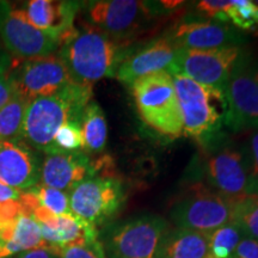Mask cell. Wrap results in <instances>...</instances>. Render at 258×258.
<instances>
[{"instance_id":"obj_1","label":"cell","mask_w":258,"mask_h":258,"mask_svg":"<svg viewBox=\"0 0 258 258\" xmlns=\"http://www.w3.org/2000/svg\"><path fill=\"white\" fill-rule=\"evenodd\" d=\"M127 46L85 23L64 36L57 54L73 83L93 86L101 79L115 78L129 50Z\"/></svg>"},{"instance_id":"obj_2","label":"cell","mask_w":258,"mask_h":258,"mask_svg":"<svg viewBox=\"0 0 258 258\" xmlns=\"http://www.w3.org/2000/svg\"><path fill=\"white\" fill-rule=\"evenodd\" d=\"M93 86L71 83L53 96L29 102L19 140L37 152L53 153L56 132L70 121H82L84 109L92 101Z\"/></svg>"},{"instance_id":"obj_3","label":"cell","mask_w":258,"mask_h":258,"mask_svg":"<svg viewBox=\"0 0 258 258\" xmlns=\"http://www.w3.org/2000/svg\"><path fill=\"white\" fill-rule=\"evenodd\" d=\"M173 85L183 120V135L194 139L203 150L224 140L226 101L224 93L175 74Z\"/></svg>"},{"instance_id":"obj_4","label":"cell","mask_w":258,"mask_h":258,"mask_svg":"<svg viewBox=\"0 0 258 258\" xmlns=\"http://www.w3.org/2000/svg\"><path fill=\"white\" fill-rule=\"evenodd\" d=\"M139 117L161 137H183V120L172 77L166 71L148 74L131 85Z\"/></svg>"},{"instance_id":"obj_5","label":"cell","mask_w":258,"mask_h":258,"mask_svg":"<svg viewBox=\"0 0 258 258\" xmlns=\"http://www.w3.org/2000/svg\"><path fill=\"white\" fill-rule=\"evenodd\" d=\"M169 230L166 219L147 213L104 226L99 240L106 258H158Z\"/></svg>"},{"instance_id":"obj_6","label":"cell","mask_w":258,"mask_h":258,"mask_svg":"<svg viewBox=\"0 0 258 258\" xmlns=\"http://www.w3.org/2000/svg\"><path fill=\"white\" fill-rule=\"evenodd\" d=\"M225 125L232 132L258 129V59L241 50L225 91Z\"/></svg>"},{"instance_id":"obj_7","label":"cell","mask_w":258,"mask_h":258,"mask_svg":"<svg viewBox=\"0 0 258 258\" xmlns=\"http://www.w3.org/2000/svg\"><path fill=\"white\" fill-rule=\"evenodd\" d=\"M205 152L203 177L208 188L231 201L251 195L252 178L245 147H237L222 140Z\"/></svg>"},{"instance_id":"obj_8","label":"cell","mask_w":258,"mask_h":258,"mask_svg":"<svg viewBox=\"0 0 258 258\" xmlns=\"http://www.w3.org/2000/svg\"><path fill=\"white\" fill-rule=\"evenodd\" d=\"M234 202L196 183L175 202L170 219L178 228L211 234L233 220Z\"/></svg>"},{"instance_id":"obj_9","label":"cell","mask_w":258,"mask_h":258,"mask_svg":"<svg viewBox=\"0 0 258 258\" xmlns=\"http://www.w3.org/2000/svg\"><path fill=\"white\" fill-rule=\"evenodd\" d=\"M82 9L89 24L127 44L146 30L154 17L147 2L138 0H93L83 3Z\"/></svg>"},{"instance_id":"obj_10","label":"cell","mask_w":258,"mask_h":258,"mask_svg":"<svg viewBox=\"0 0 258 258\" xmlns=\"http://www.w3.org/2000/svg\"><path fill=\"white\" fill-rule=\"evenodd\" d=\"M6 73L17 96L27 102L55 95L72 83L69 71L57 53L18 60L16 63L10 62Z\"/></svg>"},{"instance_id":"obj_11","label":"cell","mask_w":258,"mask_h":258,"mask_svg":"<svg viewBox=\"0 0 258 258\" xmlns=\"http://www.w3.org/2000/svg\"><path fill=\"white\" fill-rule=\"evenodd\" d=\"M124 201V186L116 176L91 177L70 192L71 212L96 228L110 221Z\"/></svg>"},{"instance_id":"obj_12","label":"cell","mask_w":258,"mask_h":258,"mask_svg":"<svg viewBox=\"0 0 258 258\" xmlns=\"http://www.w3.org/2000/svg\"><path fill=\"white\" fill-rule=\"evenodd\" d=\"M241 50V47L211 50L178 48L175 61L167 70V73L170 76H185L201 85L208 86L225 95L232 67Z\"/></svg>"},{"instance_id":"obj_13","label":"cell","mask_w":258,"mask_h":258,"mask_svg":"<svg viewBox=\"0 0 258 258\" xmlns=\"http://www.w3.org/2000/svg\"><path fill=\"white\" fill-rule=\"evenodd\" d=\"M0 40L10 55L18 60L46 56L60 49L55 37L35 28L23 10L0 3Z\"/></svg>"},{"instance_id":"obj_14","label":"cell","mask_w":258,"mask_h":258,"mask_svg":"<svg viewBox=\"0 0 258 258\" xmlns=\"http://www.w3.org/2000/svg\"><path fill=\"white\" fill-rule=\"evenodd\" d=\"M165 36L176 48L211 50L241 47L246 36L232 24L209 19H186L173 25Z\"/></svg>"},{"instance_id":"obj_15","label":"cell","mask_w":258,"mask_h":258,"mask_svg":"<svg viewBox=\"0 0 258 258\" xmlns=\"http://www.w3.org/2000/svg\"><path fill=\"white\" fill-rule=\"evenodd\" d=\"M42 160L37 151L22 140L0 141V182L21 191L40 183Z\"/></svg>"},{"instance_id":"obj_16","label":"cell","mask_w":258,"mask_h":258,"mask_svg":"<svg viewBox=\"0 0 258 258\" xmlns=\"http://www.w3.org/2000/svg\"><path fill=\"white\" fill-rule=\"evenodd\" d=\"M30 215L40 226L44 243L51 249L61 251L70 245L99 239L98 228L76 217L73 213L55 215L37 206Z\"/></svg>"},{"instance_id":"obj_17","label":"cell","mask_w":258,"mask_h":258,"mask_svg":"<svg viewBox=\"0 0 258 258\" xmlns=\"http://www.w3.org/2000/svg\"><path fill=\"white\" fill-rule=\"evenodd\" d=\"M177 49L165 35L154 38L134 51H129L118 66L115 78L131 86L148 74L163 72L175 61Z\"/></svg>"},{"instance_id":"obj_18","label":"cell","mask_w":258,"mask_h":258,"mask_svg":"<svg viewBox=\"0 0 258 258\" xmlns=\"http://www.w3.org/2000/svg\"><path fill=\"white\" fill-rule=\"evenodd\" d=\"M95 176L93 161L84 151L46 154L41 163L38 184L71 192L84 180Z\"/></svg>"},{"instance_id":"obj_19","label":"cell","mask_w":258,"mask_h":258,"mask_svg":"<svg viewBox=\"0 0 258 258\" xmlns=\"http://www.w3.org/2000/svg\"><path fill=\"white\" fill-rule=\"evenodd\" d=\"M82 6L80 2L30 0L22 10L35 28L55 37L61 46L64 36L76 27L74 19Z\"/></svg>"},{"instance_id":"obj_20","label":"cell","mask_w":258,"mask_h":258,"mask_svg":"<svg viewBox=\"0 0 258 258\" xmlns=\"http://www.w3.org/2000/svg\"><path fill=\"white\" fill-rule=\"evenodd\" d=\"M38 247L48 246L30 214L21 212L14 220L0 224V258H12Z\"/></svg>"},{"instance_id":"obj_21","label":"cell","mask_w":258,"mask_h":258,"mask_svg":"<svg viewBox=\"0 0 258 258\" xmlns=\"http://www.w3.org/2000/svg\"><path fill=\"white\" fill-rule=\"evenodd\" d=\"M209 234L170 228L161 241L158 258H207Z\"/></svg>"},{"instance_id":"obj_22","label":"cell","mask_w":258,"mask_h":258,"mask_svg":"<svg viewBox=\"0 0 258 258\" xmlns=\"http://www.w3.org/2000/svg\"><path fill=\"white\" fill-rule=\"evenodd\" d=\"M84 152L98 154L104 151L108 140V125L101 105L91 101L84 109L82 121Z\"/></svg>"},{"instance_id":"obj_23","label":"cell","mask_w":258,"mask_h":258,"mask_svg":"<svg viewBox=\"0 0 258 258\" xmlns=\"http://www.w3.org/2000/svg\"><path fill=\"white\" fill-rule=\"evenodd\" d=\"M243 237L233 221L218 228L208 237L207 258H234L235 249Z\"/></svg>"},{"instance_id":"obj_24","label":"cell","mask_w":258,"mask_h":258,"mask_svg":"<svg viewBox=\"0 0 258 258\" xmlns=\"http://www.w3.org/2000/svg\"><path fill=\"white\" fill-rule=\"evenodd\" d=\"M29 102L16 96L0 109V141L17 140L23 125L25 109Z\"/></svg>"},{"instance_id":"obj_25","label":"cell","mask_w":258,"mask_h":258,"mask_svg":"<svg viewBox=\"0 0 258 258\" xmlns=\"http://www.w3.org/2000/svg\"><path fill=\"white\" fill-rule=\"evenodd\" d=\"M244 237L258 240V195H250L234 202L233 220Z\"/></svg>"},{"instance_id":"obj_26","label":"cell","mask_w":258,"mask_h":258,"mask_svg":"<svg viewBox=\"0 0 258 258\" xmlns=\"http://www.w3.org/2000/svg\"><path fill=\"white\" fill-rule=\"evenodd\" d=\"M228 22L239 30H252L258 34V6L250 0L231 2L227 11Z\"/></svg>"},{"instance_id":"obj_27","label":"cell","mask_w":258,"mask_h":258,"mask_svg":"<svg viewBox=\"0 0 258 258\" xmlns=\"http://www.w3.org/2000/svg\"><path fill=\"white\" fill-rule=\"evenodd\" d=\"M29 190H31V192L36 198L37 205L53 214L63 215L72 213L70 206V192L48 188L41 184H37Z\"/></svg>"},{"instance_id":"obj_28","label":"cell","mask_w":258,"mask_h":258,"mask_svg":"<svg viewBox=\"0 0 258 258\" xmlns=\"http://www.w3.org/2000/svg\"><path fill=\"white\" fill-rule=\"evenodd\" d=\"M53 153H72L84 151V140L80 122H67L56 132L53 141Z\"/></svg>"},{"instance_id":"obj_29","label":"cell","mask_w":258,"mask_h":258,"mask_svg":"<svg viewBox=\"0 0 258 258\" xmlns=\"http://www.w3.org/2000/svg\"><path fill=\"white\" fill-rule=\"evenodd\" d=\"M60 258H106L101 240L83 241L63 247Z\"/></svg>"},{"instance_id":"obj_30","label":"cell","mask_w":258,"mask_h":258,"mask_svg":"<svg viewBox=\"0 0 258 258\" xmlns=\"http://www.w3.org/2000/svg\"><path fill=\"white\" fill-rule=\"evenodd\" d=\"M231 6V2L225 0H201L196 4V11L202 18L209 21L230 23L227 17V11Z\"/></svg>"},{"instance_id":"obj_31","label":"cell","mask_w":258,"mask_h":258,"mask_svg":"<svg viewBox=\"0 0 258 258\" xmlns=\"http://www.w3.org/2000/svg\"><path fill=\"white\" fill-rule=\"evenodd\" d=\"M245 147L249 158L251 178H252V191L251 195H258V131H254L249 137Z\"/></svg>"},{"instance_id":"obj_32","label":"cell","mask_w":258,"mask_h":258,"mask_svg":"<svg viewBox=\"0 0 258 258\" xmlns=\"http://www.w3.org/2000/svg\"><path fill=\"white\" fill-rule=\"evenodd\" d=\"M234 258H258V240L243 237L234 252Z\"/></svg>"},{"instance_id":"obj_33","label":"cell","mask_w":258,"mask_h":258,"mask_svg":"<svg viewBox=\"0 0 258 258\" xmlns=\"http://www.w3.org/2000/svg\"><path fill=\"white\" fill-rule=\"evenodd\" d=\"M17 93L10 80L6 70L0 71V109L15 98Z\"/></svg>"},{"instance_id":"obj_34","label":"cell","mask_w":258,"mask_h":258,"mask_svg":"<svg viewBox=\"0 0 258 258\" xmlns=\"http://www.w3.org/2000/svg\"><path fill=\"white\" fill-rule=\"evenodd\" d=\"M12 258H60V251L51 247H38V249L25 251Z\"/></svg>"},{"instance_id":"obj_35","label":"cell","mask_w":258,"mask_h":258,"mask_svg":"<svg viewBox=\"0 0 258 258\" xmlns=\"http://www.w3.org/2000/svg\"><path fill=\"white\" fill-rule=\"evenodd\" d=\"M22 192L23 191H21V190L11 188V186H8L3 182H0V205L19 201Z\"/></svg>"},{"instance_id":"obj_36","label":"cell","mask_w":258,"mask_h":258,"mask_svg":"<svg viewBox=\"0 0 258 258\" xmlns=\"http://www.w3.org/2000/svg\"><path fill=\"white\" fill-rule=\"evenodd\" d=\"M10 63V60L6 59V57H0V71L8 70Z\"/></svg>"},{"instance_id":"obj_37","label":"cell","mask_w":258,"mask_h":258,"mask_svg":"<svg viewBox=\"0 0 258 258\" xmlns=\"http://www.w3.org/2000/svg\"><path fill=\"white\" fill-rule=\"evenodd\" d=\"M254 4H256L258 6V2H254Z\"/></svg>"}]
</instances>
